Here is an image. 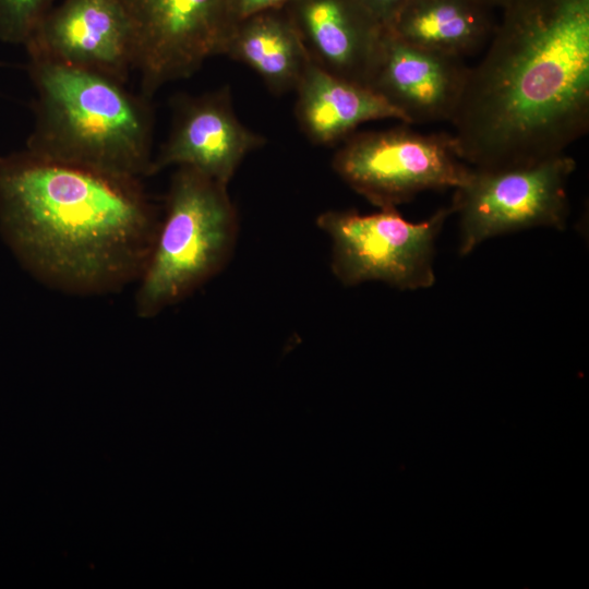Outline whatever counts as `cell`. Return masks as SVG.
<instances>
[{
    "label": "cell",
    "mask_w": 589,
    "mask_h": 589,
    "mask_svg": "<svg viewBox=\"0 0 589 589\" xmlns=\"http://www.w3.org/2000/svg\"><path fill=\"white\" fill-rule=\"evenodd\" d=\"M576 167L565 153L503 168H472L454 189L459 219V254L488 239L536 227L563 229L569 213L567 183Z\"/></svg>",
    "instance_id": "obj_7"
},
{
    "label": "cell",
    "mask_w": 589,
    "mask_h": 589,
    "mask_svg": "<svg viewBox=\"0 0 589 589\" xmlns=\"http://www.w3.org/2000/svg\"><path fill=\"white\" fill-rule=\"evenodd\" d=\"M452 206L419 223L405 219L397 208L372 214L327 211L316 226L332 242L330 268L345 286L382 281L400 290L431 287L435 242Z\"/></svg>",
    "instance_id": "obj_5"
},
{
    "label": "cell",
    "mask_w": 589,
    "mask_h": 589,
    "mask_svg": "<svg viewBox=\"0 0 589 589\" xmlns=\"http://www.w3.org/2000/svg\"><path fill=\"white\" fill-rule=\"evenodd\" d=\"M142 179L51 160L0 156V231L38 281L73 296L137 283L159 217Z\"/></svg>",
    "instance_id": "obj_2"
},
{
    "label": "cell",
    "mask_w": 589,
    "mask_h": 589,
    "mask_svg": "<svg viewBox=\"0 0 589 589\" xmlns=\"http://www.w3.org/2000/svg\"><path fill=\"white\" fill-rule=\"evenodd\" d=\"M332 167L378 208H397L424 191L456 189L471 172L452 133H420L405 125L350 134Z\"/></svg>",
    "instance_id": "obj_6"
},
{
    "label": "cell",
    "mask_w": 589,
    "mask_h": 589,
    "mask_svg": "<svg viewBox=\"0 0 589 589\" xmlns=\"http://www.w3.org/2000/svg\"><path fill=\"white\" fill-rule=\"evenodd\" d=\"M462 58L409 44L385 29L370 88L407 124L450 121L468 77Z\"/></svg>",
    "instance_id": "obj_11"
},
{
    "label": "cell",
    "mask_w": 589,
    "mask_h": 589,
    "mask_svg": "<svg viewBox=\"0 0 589 589\" xmlns=\"http://www.w3.org/2000/svg\"><path fill=\"white\" fill-rule=\"evenodd\" d=\"M286 8L313 63L370 87L386 28L359 0H293Z\"/></svg>",
    "instance_id": "obj_12"
},
{
    "label": "cell",
    "mask_w": 589,
    "mask_h": 589,
    "mask_svg": "<svg viewBox=\"0 0 589 589\" xmlns=\"http://www.w3.org/2000/svg\"><path fill=\"white\" fill-rule=\"evenodd\" d=\"M368 12L386 29H389L410 0H359Z\"/></svg>",
    "instance_id": "obj_18"
},
{
    "label": "cell",
    "mask_w": 589,
    "mask_h": 589,
    "mask_svg": "<svg viewBox=\"0 0 589 589\" xmlns=\"http://www.w3.org/2000/svg\"><path fill=\"white\" fill-rule=\"evenodd\" d=\"M450 120L472 168L565 153L589 129V0H512Z\"/></svg>",
    "instance_id": "obj_1"
},
{
    "label": "cell",
    "mask_w": 589,
    "mask_h": 589,
    "mask_svg": "<svg viewBox=\"0 0 589 589\" xmlns=\"http://www.w3.org/2000/svg\"><path fill=\"white\" fill-rule=\"evenodd\" d=\"M482 3L486 4L491 9H503L505 5H507L512 0H479Z\"/></svg>",
    "instance_id": "obj_19"
},
{
    "label": "cell",
    "mask_w": 589,
    "mask_h": 589,
    "mask_svg": "<svg viewBox=\"0 0 589 589\" xmlns=\"http://www.w3.org/2000/svg\"><path fill=\"white\" fill-rule=\"evenodd\" d=\"M238 231L227 185L190 167H178L137 280L136 315L154 317L218 275L233 254Z\"/></svg>",
    "instance_id": "obj_4"
},
{
    "label": "cell",
    "mask_w": 589,
    "mask_h": 589,
    "mask_svg": "<svg viewBox=\"0 0 589 589\" xmlns=\"http://www.w3.org/2000/svg\"><path fill=\"white\" fill-rule=\"evenodd\" d=\"M496 22L479 0H410L389 31L414 46L464 58L486 45Z\"/></svg>",
    "instance_id": "obj_15"
},
{
    "label": "cell",
    "mask_w": 589,
    "mask_h": 589,
    "mask_svg": "<svg viewBox=\"0 0 589 589\" xmlns=\"http://www.w3.org/2000/svg\"><path fill=\"white\" fill-rule=\"evenodd\" d=\"M28 68L36 97L25 149L111 175L152 176L151 99L97 72L41 60Z\"/></svg>",
    "instance_id": "obj_3"
},
{
    "label": "cell",
    "mask_w": 589,
    "mask_h": 589,
    "mask_svg": "<svg viewBox=\"0 0 589 589\" xmlns=\"http://www.w3.org/2000/svg\"><path fill=\"white\" fill-rule=\"evenodd\" d=\"M134 32L141 95L151 99L223 55L233 26L228 0H125Z\"/></svg>",
    "instance_id": "obj_8"
},
{
    "label": "cell",
    "mask_w": 589,
    "mask_h": 589,
    "mask_svg": "<svg viewBox=\"0 0 589 589\" xmlns=\"http://www.w3.org/2000/svg\"><path fill=\"white\" fill-rule=\"evenodd\" d=\"M296 117L314 144L344 141L365 122L394 119L401 113L372 88L336 76L312 61L296 89Z\"/></svg>",
    "instance_id": "obj_13"
},
{
    "label": "cell",
    "mask_w": 589,
    "mask_h": 589,
    "mask_svg": "<svg viewBox=\"0 0 589 589\" xmlns=\"http://www.w3.org/2000/svg\"><path fill=\"white\" fill-rule=\"evenodd\" d=\"M293 0H228L231 21L235 23L254 14L285 9Z\"/></svg>",
    "instance_id": "obj_17"
},
{
    "label": "cell",
    "mask_w": 589,
    "mask_h": 589,
    "mask_svg": "<svg viewBox=\"0 0 589 589\" xmlns=\"http://www.w3.org/2000/svg\"><path fill=\"white\" fill-rule=\"evenodd\" d=\"M24 46L29 60L97 72L123 84L134 70V32L125 0H62Z\"/></svg>",
    "instance_id": "obj_9"
},
{
    "label": "cell",
    "mask_w": 589,
    "mask_h": 589,
    "mask_svg": "<svg viewBox=\"0 0 589 589\" xmlns=\"http://www.w3.org/2000/svg\"><path fill=\"white\" fill-rule=\"evenodd\" d=\"M271 10L233 24L223 56L252 69L269 91H294L311 59L288 13Z\"/></svg>",
    "instance_id": "obj_14"
},
{
    "label": "cell",
    "mask_w": 589,
    "mask_h": 589,
    "mask_svg": "<svg viewBox=\"0 0 589 589\" xmlns=\"http://www.w3.org/2000/svg\"><path fill=\"white\" fill-rule=\"evenodd\" d=\"M57 0H0V41L25 45Z\"/></svg>",
    "instance_id": "obj_16"
},
{
    "label": "cell",
    "mask_w": 589,
    "mask_h": 589,
    "mask_svg": "<svg viewBox=\"0 0 589 589\" xmlns=\"http://www.w3.org/2000/svg\"><path fill=\"white\" fill-rule=\"evenodd\" d=\"M265 139L237 117L228 87L177 100L168 139L153 158L152 175L190 167L228 185L245 156Z\"/></svg>",
    "instance_id": "obj_10"
}]
</instances>
